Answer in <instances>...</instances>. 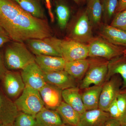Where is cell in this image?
I'll return each instance as SVG.
<instances>
[{
    "mask_svg": "<svg viewBox=\"0 0 126 126\" xmlns=\"http://www.w3.org/2000/svg\"><path fill=\"white\" fill-rule=\"evenodd\" d=\"M0 24L14 41L24 43L53 36L47 19L33 16L12 0H0Z\"/></svg>",
    "mask_w": 126,
    "mask_h": 126,
    "instance_id": "1",
    "label": "cell"
},
{
    "mask_svg": "<svg viewBox=\"0 0 126 126\" xmlns=\"http://www.w3.org/2000/svg\"><path fill=\"white\" fill-rule=\"evenodd\" d=\"M5 63L11 70H22L35 62V56L24 43L14 41L6 47L5 53Z\"/></svg>",
    "mask_w": 126,
    "mask_h": 126,
    "instance_id": "2",
    "label": "cell"
},
{
    "mask_svg": "<svg viewBox=\"0 0 126 126\" xmlns=\"http://www.w3.org/2000/svg\"><path fill=\"white\" fill-rule=\"evenodd\" d=\"M88 58L89 67L83 78L79 83L78 87L80 90L89 87L92 84H103L108 72V60L99 58Z\"/></svg>",
    "mask_w": 126,
    "mask_h": 126,
    "instance_id": "3",
    "label": "cell"
},
{
    "mask_svg": "<svg viewBox=\"0 0 126 126\" xmlns=\"http://www.w3.org/2000/svg\"><path fill=\"white\" fill-rule=\"evenodd\" d=\"M93 28L86 9L81 10L78 12L71 22L68 38L88 45L94 38Z\"/></svg>",
    "mask_w": 126,
    "mask_h": 126,
    "instance_id": "4",
    "label": "cell"
},
{
    "mask_svg": "<svg viewBox=\"0 0 126 126\" xmlns=\"http://www.w3.org/2000/svg\"><path fill=\"white\" fill-rule=\"evenodd\" d=\"M89 57L109 60L126 54V48L115 45L100 36L94 37L88 44Z\"/></svg>",
    "mask_w": 126,
    "mask_h": 126,
    "instance_id": "5",
    "label": "cell"
},
{
    "mask_svg": "<svg viewBox=\"0 0 126 126\" xmlns=\"http://www.w3.org/2000/svg\"><path fill=\"white\" fill-rule=\"evenodd\" d=\"M54 40L56 49L66 62L88 58V45L79 43L68 38L60 39L54 37Z\"/></svg>",
    "mask_w": 126,
    "mask_h": 126,
    "instance_id": "6",
    "label": "cell"
},
{
    "mask_svg": "<svg viewBox=\"0 0 126 126\" xmlns=\"http://www.w3.org/2000/svg\"><path fill=\"white\" fill-rule=\"evenodd\" d=\"M18 111L35 118L45 107L39 90L25 87L21 95L14 102Z\"/></svg>",
    "mask_w": 126,
    "mask_h": 126,
    "instance_id": "7",
    "label": "cell"
},
{
    "mask_svg": "<svg viewBox=\"0 0 126 126\" xmlns=\"http://www.w3.org/2000/svg\"><path fill=\"white\" fill-rule=\"evenodd\" d=\"M123 84L122 77L115 74L103 83L99 97L98 108L108 111L109 108L117 97Z\"/></svg>",
    "mask_w": 126,
    "mask_h": 126,
    "instance_id": "8",
    "label": "cell"
},
{
    "mask_svg": "<svg viewBox=\"0 0 126 126\" xmlns=\"http://www.w3.org/2000/svg\"><path fill=\"white\" fill-rule=\"evenodd\" d=\"M21 75L25 87L39 90L47 84L44 73L35 62L21 70Z\"/></svg>",
    "mask_w": 126,
    "mask_h": 126,
    "instance_id": "9",
    "label": "cell"
},
{
    "mask_svg": "<svg viewBox=\"0 0 126 126\" xmlns=\"http://www.w3.org/2000/svg\"><path fill=\"white\" fill-rule=\"evenodd\" d=\"M27 46L35 56L45 55L62 57L55 45L54 37L42 39H32L26 41Z\"/></svg>",
    "mask_w": 126,
    "mask_h": 126,
    "instance_id": "10",
    "label": "cell"
},
{
    "mask_svg": "<svg viewBox=\"0 0 126 126\" xmlns=\"http://www.w3.org/2000/svg\"><path fill=\"white\" fill-rule=\"evenodd\" d=\"M1 80L5 92L9 98L18 96L25 87L21 75L18 72L8 70Z\"/></svg>",
    "mask_w": 126,
    "mask_h": 126,
    "instance_id": "11",
    "label": "cell"
},
{
    "mask_svg": "<svg viewBox=\"0 0 126 126\" xmlns=\"http://www.w3.org/2000/svg\"><path fill=\"white\" fill-rule=\"evenodd\" d=\"M44 77L47 83L62 90L78 87L79 82L64 70L44 73Z\"/></svg>",
    "mask_w": 126,
    "mask_h": 126,
    "instance_id": "12",
    "label": "cell"
},
{
    "mask_svg": "<svg viewBox=\"0 0 126 126\" xmlns=\"http://www.w3.org/2000/svg\"><path fill=\"white\" fill-rule=\"evenodd\" d=\"M18 114L15 102L0 91V124L13 126Z\"/></svg>",
    "mask_w": 126,
    "mask_h": 126,
    "instance_id": "13",
    "label": "cell"
},
{
    "mask_svg": "<svg viewBox=\"0 0 126 126\" xmlns=\"http://www.w3.org/2000/svg\"><path fill=\"white\" fill-rule=\"evenodd\" d=\"M39 91L46 108L56 110L62 102V90L52 84L47 83Z\"/></svg>",
    "mask_w": 126,
    "mask_h": 126,
    "instance_id": "14",
    "label": "cell"
},
{
    "mask_svg": "<svg viewBox=\"0 0 126 126\" xmlns=\"http://www.w3.org/2000/svg\"><path fill=\"white\" fill-rule=\"evenodd\" d=\"M99 36L115 45L126 48V31L103 23L99 26Z\"/></svg>",
    "mask_w": 126,
    "mask_h": 126,
    "instance_id": "15",
    "label": "cell"
},
{
    "mask_svg": "<svg viewBox=\"0 0 126 126\" xmlns=\"http://www.w3.org/2000/svg\"><path fill=\"white\" fill-rule=\"evenodd\" d=\"M111 118L109 113L99 108L87 110L81 115L78 126H104Z\"/></svg>",
    "mask_w": 126,
    "mask_h": 126,
    "instance_id": "16",
    "label": "cell"
},
{
    "mask_svg": "<svg viewBox=\"0 0 126 126\" xmlns=\"http://www.w3.org/2000/svg\"><path fill=\"white\" fill-rule=\"evenodd\" d=\"M35 62L44 73L64 70L66 61L60 56H35Z\"/></svg>",
    "mask_w": 126,
    "mask_h": 126,
    "instance_id": "17",
    "label": "cell"
},
{
    "mask_svg": "<svg viewBox=\"0 0 126 126\" xmlns=\"http://www.w3.org/2000/svg\"><path fill=\"white\" fill-rule=\"evenodd\" d=\"M115 74H119L122 79L121 90L126 89V54L109 61L108 72L105 82Z\"/></svg>",
    "mask_w": 126,
    "mask_h": 126,
    "instance_id": "18",
    "label": "cell"
},
{
    "mask_svg": "<svg viewBox=\"0 0 126 126\" xmlns=\"http://www.w3.org/2000/svg\"><path fill=\"white\" fill-rule=\"evenodd\" d=\"M80 89L78 87L70 88L62 90V98L64 102L76 110L81 116L86 110L84 105Z\"/></svg>",
    "mask_w": 126,
    "mask_h": 126,
    "instance_id": "19",
    "label": "cell"
},
{
    "mask_svg": "<svg viewBox=\"0 0 126 126\" xmlns=\"http://www.w3.org/2000/svg\"><path fill=\"white\" fill-rule=\"evenodd\" d=\"M37 126H67L56 110L45 107L35 116Z\"/></svg>",
    "mask_w": 126,
    "mask_h": 126,
    "instance_id": "20",
    "label": "cell"
},
{
    "mask_svg": "<svg viewBox=\"0 0 126 126\" xmlns=\"http://www.w3.org/2000/svg\"><path fill=\"white\" fill-rule=\"evenodd\" d=\"M103 84L94 85L84 89L81 95L86 111L98 108L99 97Z\"/></svg>",
    "mask_w": 126,
    "mask_h": 126,
    "instance_id": "21",
    "label": "cell"
},
{
    "mask_svg": "<svg viewBox=\"0 0 126 126\" xmlns=\"http://www.w3.org/2000/svg\"><path fill=\"white\" fill-rule=\"evenodd\" d=\"M89 65V60L88 58L84 59L66 62L64 70L79 82L86 74Z\"/></svg>",
    "mask_w": 126,
    "mask_h": 126,
    "instance_id": "22",
    "label": "cell"
},
{
    "mask_svg": "<svg viewBox=\"0 0 126 126\" xmlns=\"http://www.w3.org/2000/svg\"><path fill=\"white\" fill-rule=\"evenodd\" d=\"M56 110L66 126H78L81 115L70 105L62 101Z\"/></svg>",
    "mask_w": 126,
    "mask_h": 126,
    "instance_id": "23",
    "label": "cell"
},
{
    "mask_svg": "<svg viewBox=\"0 0 126 126\" xmlns=\"http://www.w3.org/2000/svg\"><path fill=\"white\" fill-rule=\"evenodd\" d=\"M25 11L39 19H46L42 0H12Z\"/></svg>",
    "mask_w": 126,
    "mask_h": 126,
    "instance_id": "24",
    "label": "cell"
},
{
    "mask_svg": "<svg viewBox=\"0 0 126 126\" xmlns=\"http://www.w3.org/2000/svg\"><path fill=\"white\" fill-rule=\"evenodd\" d=\"M86 12L93 28L101 24L102 10L100 0H87Z\"/></svg>",
    "mask_w": 126,
    "mask_h": 126,
    "instance_id": "25",
    "label": "cell"
},
{
    "mask_svg": "<svg viewBox=\"0 0 126 126\" xmlns=\"http://www.w3.org/2000/svg\"><path fill=\"white\" fill-rule=\"evenodd\" d=\"M102 10L103 23L108 24L116 13L118 0H100Z\"/></svg>",
    "mask_w": 126,
    "mask_h": 126,
    "instance_id": "26",
    "label": "cell"
},
{
    "mask_svg": "<svg viewBox=\"0 0 126 126\" xmlns=\"http://www.w3.org/2000/svg\"><path fill=\"white\" fill-rule=\"evenodd\" d=\"M55 12L59 26L62 29H65L70 17L69 7L64 2L60 1L56 4Z\"/></svg>",
    "mask_w": 126,
    "mask_h": 126,
    "instance_id": "27",
    "label": "cell"
},
{
    "mask_svg": "<svg viewBox=\"0 0 126 126\" xmlns=\"http://www.w3.org/2000/svg\"><path fill=\"white\" fill-rule=\"evenodd\" d=\"M13 126H37V124L35 117L21 112L16 118Z\"/></svg>",
    "mask_w": 126,
    "mask_h": 126,
    "instance_id": "28",
    "label": "cell"
},
{
    "mask_svg": "<svg viewBox=\"0 0 126 126\" xmlns=\"http://www.w3.org/2000/svg\"><path fill=\"white\" fill-rule=\"evenodd\" d=\"M110 25L126 31V9L117 13Z\"/></svg>",
    "mask_w": 126,
    "mask_h": 126,
    "instance_id": "29",
    "label": "cell"
},
{
    "mask_svg": "<svg viewBox=\"0 0 126 126\" xmlns=\"http://www.w3.org/2000/svg\"><path fill=\"white\" fill-rule=\"evenodd\" d=\"M117 103L121 114V117L126 111V94L119 93L117 97ZM121 119V118H120Z\"/></svg>",
    "mask_w": 126,
    "mask_h": 126,
    "instance_id": "30",
    "label": "cell"
},
{
    "mask_svg": "<svg viewBox=\"0 0 126 126\" xmlns=\"http://www.w3.org/2000/svg\"><path fill=\"white\" fill-rule=\"evenodd\" d=\"M108 112L111 117L120 120L121 116L117 103V98L109 106Z\"/></svg>",
    "mask_w": 126,
    "mask_h": 126,
    "instance_id": "31",
    "label": "cell"
},
{
    "mask_svg": "<svg viewBox=\"0 0 126 126\" xmlns=\"http://www.w3.org/2000/svg\"><path fill=\"white\" fill-rule=\"evenodd\" d=\"M11 40L9 35L0 24V49Z\"/></svg>",
    "mask_w": 126,
    "mask_h": 126,
    "instance_id": "32",
    "label": "cell"
},
{
    "mask_svg": "<svg viewBox=\"0 0 126 126\" xmlns=\"http://www.w3.org/2000/svg\"><path fill=\"white\" fill-rule=\"evenodd\" d=\"M7 70L0 53V79H1Z\"/></svg>",
    "mask_w": 126,
    "mask_h": 126,
    "instance_id": "33",
    "label": "cell"
},
{
    "mask_svg": "<svg viewBox=\"0 0 126 126\" xmlns=\"http://www.w3.org/2000/svg\"><path fill=\"white\" fill-rule=\"evenodd\" d=\"M126 9V0H118L116 13H118Z\"/></svg>",
    "mask_w": 126,
    "mask_h": 126,
    "instance_id": "34",
    "label": "cell"
},
{
    "mask_svg": "<svg viewBox=\"0 0 126 126\" xmlns=\"http://www.w3.org/2000/svg\"><path fill=\"white\" fill-rule=\"evenodd\" d=\"M121 125L119 120L111 117L104 126H121Z\"/></svg>",
    "mask_w": 126,
    "mask_h": 126,
    "instance_id": "35",
    "label": "cell"
},
{
    "mask_svg": "<svg viewBox=\"0 0 126 126\" xmlns=\"http://www.w3.org/2000/svg\"><path fill=\"white\" fill-rule=\"evenodd\" d=\"M121 125H126V111L119 120Z\"/></svg>",
    "mask_w": 126,
    "mask_h": 126,
    "instance_id": "36",
    "label": "cell"
},
{
    "mask_svg": "<svg viewBox=\"0 0 126 126\" xmlns=\"http://www.w3.org/2000/svg\"><path fill=\"white\" fill-rule=\"evenodd\" d=\"M73 0L75 2L77 3V4H80L81 2H82L83 0Z\"/></svg>",
    "mask_w": 126,
    "mask_h": 126,
    "instance_id": "37",
    "label": "cell"
},
{
    "mask_svg": "<svg viewBox=\"0 0 126 126\" xmlns=\"http://www.w3.org/2000/svg\"><path fill=\"white\" fill-rule=\"evenodd\" d=\"M120 92L124 93L126 94V89L123 90H121Z\"/></svg>",
    "mask_w": 126,
    "mask_h": 126,
    "instance_id": "38",
    "label": "cell"
},
{
    "mask_svg": "<svg viewBox=\"0 0 126 126\" xmlns=\"http://www.w3.org/2000/svg\"><path fill=\"white\" fill-rule=\"evenodd\" d=\"M0 126H12L10 125H6L4 124H0Z\"/></svg>",
    "mask_w": 126,
    "mask_h": 126,
    "instance_id": "39",
    "label": "cell"
},
{
    "mask_svg": "<svg viewBox=\"0 0 126 126\" xmlns=\"http://www.w3.org/2000/svg\"><path fill=\"white\" fill-rule=\"evenodd\" d=\"M121 126H126V125H121Z\"/></svg>",
    "mask_w": 126,
    "mask_h": 126,
    "instance_id": "40",
    "label": "cell"
}]
</instances>
